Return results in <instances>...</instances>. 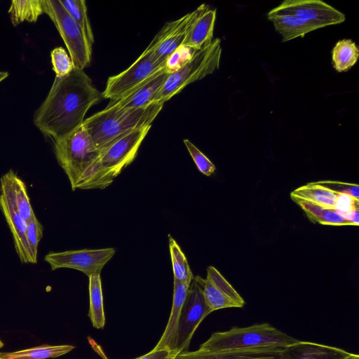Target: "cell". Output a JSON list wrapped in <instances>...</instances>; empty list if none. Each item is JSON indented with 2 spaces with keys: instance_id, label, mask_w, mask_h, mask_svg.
<instances>
[{
  "instance_id": "cell-1",
  "label": "cell",
  "mask_w": 359,
  "mask_h": 359,
  "mask_svg": "<svg viewBox=\"0 0 359 359\" xmlns=\"http://www.w3.org/2000/svg\"><path fill=\"white\" fill-rule=\"evenodd\" d=\"M102 97L85 72L74 68L65 76H55L34 114V123L53 141L60 139L80 127L88 109Z\"/></svg>"
},
{
  "instance_id": "cell-2",
  "label": "cell",
  "mask_w": 359,
  "mask_h": 359,
  "mask_svg": "<svg viewBox=\"0 0 359 359\" xmlns=\"http://www.w3.org/2000/svg\"><path fill=\"white\" fill-rule=\"evenodd\" d=\"M163 106V103L154 102L140 109L105 107L85 119L83 126L102 151L128 133L151 126Z\"/></svg>"
},
{
  "instance_id": "cell-3",
  "label": "cell",
  "mask_w": 359,
  "mask_h": 359,
  "mask_svg": "<svg viewBox=\"0 0 359 359\" xmlns=\"http://www.w3.org/2000/svg\"><path fill=\"white\" fill-rule=\"evenodd\" d=\"M151 126L135 129L102 151L99 159L77 184L76 189H103L109 186L136 157Z\"/></svg>"
},
{
  "instance_id": "cell-4",
  "label": "cell",
  "mask_w": 359,
  "mask_h": 359,
  "mask_svg": "<svg viewBox=\"0 0 359 359\" xmlns=\"http://www.w3.org/2000/svg\"><path fill=\"white\" fill-rule=\"evenodd\" d=\"M297 341L269 323H262L246 327H233L227 331L214 332L200 346L198 350L215 352L239 349L285 348Z\"/></svg>"
},
{
  "instance_id": "cell-5",
  "label": "cell",
  "mask_w": 359,
  "mask_h": 359,
  "mask_svg": "<svg viewBox=\"0 0 359 359\" xmlns=\"http://www.w3.org/2000/svg\"><path fill=\"white\" fill-rule=\"evenodd\" d=\"M54 152L73 191L102 153L94 144L83 124L66 136L55 140Z\"/></svg>"
},
{
  "instance_id": "cell-6",
  "label": "cell",
  "mask_w": 359,
  "mask_h": 359,
  "mask_svg": "<svg viewBox=\"0 0 359 359\" xmlns=\"http://www.w3.org/2000/svg\"><path fill=\"white\" fill-rule=\"evenodd\" d=\"M221 55V41L218 38L208 47L196 50L183 65L169 73L156 102L164 104L189 84L213 73L219 67Z\"/></svg>"
},
{
  "instance_id": "cell-7",
  "label": "cell",
  "mask_w": 359,
  "mask_h": 359,
  "mask_svg": "<svg viewBox=\"0 0 359 359\" xmlns=\"http://www.w3.org/2000/svg\"><path fill=\"white\" fill-rule=\"evenodd\" d=\"M43 13L53 21L69 53L74 67L83 70L92 60V45L60 0H43Z\"/></svg>"
},
{
  "instance_id": "cell-8",
  "label": "cell",
  "mask_w": 359,
  "mask_h": 359,
  "mask_svg": "<svg viewBox=\"0 0 359 359\" xmlns=\"http://www.w3.org/2000/svg\"><path fill=\"white\" fill-rule=\"evenodd\" d=\"M165 67L166 62L160 60L147 47L129 67L108 78L102 97L109 100L121 98Z\"/></svg>"
},
{
  "instance_id": "cell-9",
  "label": "cell",
  "mask_w": 359,
  "mask_h": 359,
  "mask_svg": "<svg viewBox=\"0 0 359 359\" xmlns=\"http://www.w3.org/2000/svg\"><path fill=\"white\" fill-rule=\"evenodd\" d=\"M212 313L203 293V278L194 277L182 309L174 354L188 351L191 338L204 318Z\"/></svg>"
},
{
  "instance_id": "cell-10",
  "label": "cell",
  "mask_w": 359,
  "mask_h": 359,
  "mask_svg": "<svg viewBox=\"0 0 359 359\" xmlns=\"http://www.w3.org/2000/svg\"><path fill=\"white\" fill-rule=\"evenodd\" d=\"M115 252L113 248L50 252L45 256L44 259L52 271L61 268L73 269L90 276L100 274L102 268Z\"/></svg>"
},
{
  "instance_id": "cell-11",
  "label": "cell",
  "mask_w": 359,
  "mask_h": 359,
  "mask_svg": "<svg viewBox=\"0 0 359 359\" xmlns=\"http://www.w3.org/2000/svg\"><path fill=\"white\" fill-rule=\"evenodd\" d=\"M284 14L303 18L320 29L341 24L346 20L343 13L320 0H285L269 11L267 16Z\"/></svg>"
},
{
  "instance_id": "cell-12",
  "label": "cell",
  "mask_w": 359,
  "mask_h": 359,
  "mask_svg": "<svg viewBox=\"0 0 359 359\" xmlns=\"http://www.w3.org/2000/svg\"><path fill=\"white\" fill-rule=\"evenodd\" d=\"M205 6V4H201L196 10L179 19L167 22L154 37L147 48L160 60L166 62L175 51L182 46L191 26Z\"/></svg>"
},
{
  "instance_id": "cell-13",
  "label": "cell",
  "mask_w": 359,
  "mask_h": 359,
  "mask_svg": "<svg viewBox=\"0 0 359 359\" xmlns=\"http://www.w3.org/2000/svg\"><path fill=\"white\" fill-rule=\"evenodd\" d=\"M169 72L166 67L144 83L137 86L125 96L110 100L106 107L117 109L144 108L156 102V97L167 79Z\"/></svg>"
},
{
  "instance_id": "cell-14",
  "label": "cell",
  "mask_w": 359,
  "mask_h": 359,
  "mask_svg": "<svg viewBox=\"0 0 359 359\" xmlns=\"http://www.w3.org/2000/svg\"><path fill=\"white\" fill-rule=\"evenodd\" d=\"M0 183L1 194L11 203L27 224L36 217L26 185L13 170H10L4 175L0 179Z\"/></svg>"
},
{
  "instance_id": "cell-15",
  "label": "cell",
  "mask_w": 359,
  "mask_h": 359,
  "mask_svg": "<svg viewBox=\"0 0 359 359\" xmlns=\"http://www.w3.org/2000/svg\"><path fill=\"white\" fill-rule=\"evenodd\" d=\"M0 210L11 230L15 251L21 262L36 263L27 241V222L15 211L11 203L2 194H0Z\"/></svg>"
},
{
  "instance_id": "cell-16",
  "label": "cell",
  "mask_w": 359,
  "mask_h": 359,
  "mask_svg": "<svg viewBox=\"0 0 359 359\" xmlns=\"http://www.w3.org/2000/svg\"><path fill=\"white\" fill-rule=\"evenodd\" d=\"M283 348L239 349L222 351H186L173 359H279Z\"/></svg>"
},
{
  "instance_id": "cell-17",
  "label": "cell",
  "mask_w": 359,
  "mask_h": 359,
  "mask_svg": "<svg viewBox=\"0 0 359 359\" xmlns=\"http://www.w3.org/2000/svg\"><path fill=\"white\" fill-rule=\"evenodd\" d=\"M350 353L334 346L297 341L283 348L279 359H344Z\"/></svg>"
},
{
  "instance_id": "cell-18",
  "label": "cell",
  "mask_w": 359,
  "mask_h": 359,
  "mask_svg": "<svg viewBox=\"0 0 359 359\" xmlns=\"http://www.w3.org/2000/svg\"><path fill=\"white\" fill-rule=\"evenodd\" d=\"M189 285L174 280L173 299L170 315L165 329L158 342L153 348L168 349L173 352L175 347L177 330L182 306L186 299Z\"/></svg>"
},
{
  "instance_id": "cell-19",
  "label": "cell",
  "mask_w": 359,
  "mask_h": 359,
  "mask_svg": "<svg viewBox=\"0 0 359 359\" xmlns=\"http://www.w3.org/2000/svg\"><path fill=\"white\" fill-rule=\"evenodd\" d=\"M216 15V10L206 5L191 26L182 46L199 50L210 45L213 41Z\"/></svg>"
},
{
  "instance_id": "cell-20",
  "label": "cell",
  "mask_w": 359,
  "mask_h": 359,
  "mask_svg": "<svg viewBox=\"0 0 359 359\" xmlns=\"http://www.w3.org/2000/svg\"><path fill=\"white\" fill-rule=\"evenodd\" d=\"M281 35L282 41L286 42L320 29L316 25L292 15H277L268 17Z\"/></svg>"
},
{
  "instance_id": "cell-21",
  "label": "cell",
  "mask_w": 359,
  "mask_h": 359,
  "mask_svg": "<svg viewBox=\"0 0 359 359\" xmlns=\"http://www.w3.org/2000/svg\"><path fill=\"white\" fill-rule=\"evenodd\" d=\"M291 198L302 208L313 222L332 226H352L334 208H326L294 196H291Z\"/></svg>"
},
{
  "instance_id": "cell-22",
  "label": "cell",
  "mask_w": 359,
  "mask_h": 359,
  "mask_svg": "<svg viewBox=\"0 0 359 359\" xmlns=\"http://www.w3.org/2000/svg\"><path fill=\"white\" fill-rule=\"evenodd\" d=\"M75 347L72 345H43L13 352L0 353L3 359H47L63 355Z\"/></svg>"
},
{
  "instance_id": "cell-23",
  "label": "cell",
  "mask_w": 359,
  "mask_h": 359,
  "mask_svg": "<svg viewBox=\"0 0 359 359\" xmlns=\"http://www.w3.org/2000/svg\"><path fill=\"white\" fill-rule=\"evenodd\" d=\"M332 65L338 72L348 71L359 58V48L351 39L337 41L332 49Z\"/></svg>"
},
{
  "instance_id": "cell-24",
  "label": "cell",
  "mask_w": 359,
  "mask_h": 359,
  "mask_svg": "<svg viewBox=\"0 0 359 359\" xmlns=\"http://www.w3.org/2000/svg\"><path fill=\"white\" fill-rule=\"evenodd\" d=\"M88 278L90 295L88 316L94 327L103 329L105 325V316L100 274H93Z\"/></svg>"
},
{
  "instance_id": "cell-25",
  "label": "cell",
  "mask_w": 359,
  "mask_h": 359,
  "mask_svg": "<svg viewBox=\"0 0 359 359\" xmlns=\"http://www.w3.org/2000/svg\"><path fill=\"white\" fill-rule=\"evenodd\" d=\"M8 13L15 26L24 21L35 22L43 13V0L12 1Z\"/></svg>"
},
{
  "instance_id": "cell-26",
  "label": "cell",
  "mask_w": 359,
  "mask_h": 359,
  "mask_svg": "<svg viewBox=\"0 0 359 359\" xmlns=\"http://www.w3.org/2000/svg\"><path fill=\"white\" fill-rule=\"evenodd\" d=\"M337 194L311 182L294 189L290 195L326 208H333L337 201Z\"/></svg>"
},
{
  "instance_id": "cell-27",
  "label": "cell",
  "mask_w": 359,
  "mask_h": 359,
  "mask_svg": "<svg viewBox=\"0 0 359 359\" xmlns=\"http://www.w3.org/2000/svg\"><path fill=\"white\" fill-rule=\"evenodd\" d=\"M70 16L79 25L85 34L89 43L93 46L95 38L88 16L85 0H60Z\"/></svg>"
},
{
  "instance_id": "cell-28",
  "label": "cell",
  "mask_w": 359,
  "mask_h": 359,
  "mask_svg": "<svg viewBox=\"0 0 359 359\" xmlns=\"http://www.w3.org/2000/svg\"><path fill=\"white\" fill-rule=\"evenodd\" d=\"M169 248L172 265L174 280L190 285L194 276L188 261L175 239L169 235Z\"/></svg>"
},
{
  "instance_id": "cell-29",
  "label": "cell",
  "mask_w": 359,
  "mask_h": 359,
  "mask_svg": "<svg viewBox=\"0 0 359 359\" xmlns=\"http://www.w3.org/2000/svg\"><path fill=\"white\" fill-rule=\"evenodd\" d=\"M203 293L205 304L211 312L226 308H241L208 278H203Z\"/></svg>"
},
{
  "instance_id": "cell-30",
  "label": "cell",
  "mask_w": 359,
  "mask_h": 359,
  "mask_svg": "<svg viewBox=\"0 0 359 359\" xmlns=\"http://www.w3.org/2000/svg\"><path fill=\"white\" fill-rule=\"evenodd\" d=\"M207 278L223 293L243 307L245 301L230 283L220 274L213 266H210L207 269Z\"/></svg>"
},
{
  "instance_id": "cell-31",
  "label": "cell",
  "mask_w": 359,
  "mask_h": 359,
  "mask_svg": "<svg viewBox=\"0 0 359 359\" xmlns=\"http://www.w3.org/2000/svg\"><path fill=\"white\" fill-rule=\"evenodd\" d=\"M50 57L55 76H65L75 68L69 55L62 47L54 48L51 51Z\"/></svg>"
},
{
  "instance_id": "cell-32",
  "label": "cell",
  "mask_w": 359,
  "mask_h": 359,
  "mask_svg": "<svg viewBox=\"0 0 359 359\" xmlns=\"http://www.w3.org/2000/svg\"><path fill=\"white\" fill-rule=\"evenodd\" d=\"M184 143L198 170L206 176L211 175L215 170V165L189 140L184 139Z\"/></svg>"
},
{
  "instance_id": "cell-33",
  "label": "cell",
  "mask_w": 359,
  "mask_h": 359,
  "mask_svg": "<svg viewBox=\"0 0 359 359\" xmlns=\"http://www.w3.org/2000/svg\"><path fill=\"white\" fill-rule=\"evenodd\" d=\"M43 227L36 217L27 224L26 237L34 260H37L39 243L43 236Z\"/></svg>"
},
{
  "instance_id": "cell-34",
  "label": "cell",
  "mask_w": 359,
  "mask_h": 359,
  "mask_svg": "<svg viewBox=\"0 0 359 359\" xmlns=\"http://www.w3.org/2000/svg\"><path fill=\"white\" fill-rule=\"evenodd\" d=\"M312 183L325 187L336 194H347L356 200H359V187L358 184L334 181H321Z\"/></svg>"
},
{
  "instance_id": "cell-35",
  "label": "cell",
  "mask_w": 359,
  "mask_h": 359,
  "mask_svg": "<svg viewBox=\"0 0 359 359\" xmlns=\"http://www.w3.org/2000/svg\"><path fill=\"white\" fill-rule=\"evenodd\" d=\"M196 50L189 48L183 47L178 48L166 60V69L172 72L188 61Z\"/></svg>"
},
{
  "instance_id": "cell-36",
  "label": "cell",
  "mask_w": 359,
  "mask_h": 359,
  "mask_svg": "<svg viewBox=\"0 0 359 359\" xmlns=\"http://www.w3.org/2000/svg\"><path fill=\"white\" fill-rule=\"evenodd\" d=\"M358 200L347 194H338L333 208L344 217L349 212L358 208Z\"/></svg>"
},
{
  "instance_id": "cell-37",
  "label": "cell",
  "mask_w": 359,
  "mask_h": 359,
  "mask_svg": "<svg viewBox=\"0 0 359 359\" xmlns=\"http://www.w3.org/2000/svg\"><path fill=\"white\" fill-rule=\"evenodd\" d=\"M175 355L168 349H152L149 353L135 359H173Z\"/></svg>"
},
{
  "instance_id": "cell-38",
  "label": "cell",
  "mask_w": 359,
  "mask_h": 359,
  "mask_svg": "<svg viewBox=\"0 0 359 359\" xmlns=\"http://www.w3.org/2000/svg\"><path fill=\"white\" fill-rule=\"evenodd\" d=\"M344 217L348 220L352 226H358L359 224V210L358 208L354 209L344 215Z\"/></svg>"
},
{
  "instance_id": "cell-39",
  "label": "cell",
  "mask_w": 359,
  "mask_h": 359,
  "mask_svg": "<svg viewBox=\"0 0 359 359\" xmlns=\"http://www.w3.org/2000/svg\"><path fill=\"white\" fill-rule=\"evenodd\" d=\"M8 76L6 72H0V82L5 79Z\"/></svg>"
},
{
  "instance_id": "cell-40",
  "label": "cell",
  "mask_w": 359,
  "mask_h": 359,
  "mask_svg": "<svg viewBox=\"0 0 359 359\" xmlns=\"http://www.w3.org/2000/svg\"><path fill=\"white\" fill-rule=\"evenodd\" d=\"M344 359H359V355L354 353H350L349 355Z\"/></svg>"
},
{
  "instance_id": "cell-41",
  "label": "cell",
  "mask_w": 359,
  "mask_h": 359,
  "mask_svg": "<svg viewBox=\"0 0 359 359\" xmlns=\"http://www.w3.org/2000/svg\"><path fill=\"white\" fill-rule=\"evenodd\" d=\"M4 346L3 342L0 340V348Z\"/></svg>"
},
{
  "instance_id": "cell-42",
  "label": "cell",
  "mask_w": 359,
  "mask_h": 359,
  "mask_svg": "<svg viewBox=\"0 0 359 359\" xmlns=\"http://www.w3.org/2000/svg\"><path fill=\"white\" fill-rule=\"evenodd\" d=\"M0 359H3V358L0 356Z\"/></svg>"
}]
</instances>
